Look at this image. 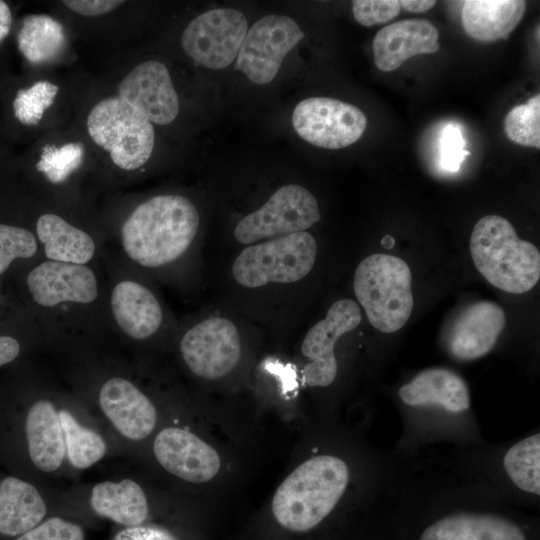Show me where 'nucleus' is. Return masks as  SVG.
I'll return each instance as SVG.
<instances>
[{
  "label": "nucleus",
  "instance_id": "obj_1",
  "mask_svg": "<svg viewBox=\"0 0 540 540\" xmlns=\"http://www.w3.org/2000/svg\"><path fill=\"white\" fill-rule=\"evenodd\" d=\"M393 399L401 433L390 450L400 461L413 460L437 445L468 447L486 440L470 388L453 369L425 368L401 383Z\"/></svg>",
  "mask_w": 540,
  "mask_h": 540
},
{
  "label": "nucleus",
  "instance_id": "obj_2",
  "mask_svg": "<svg viewBox=\"0 0 540 540\" xmlns=\"http://www.w3.org/2000/svg\"><path fill=\"white\" fill-rule=\"evenodd\" d=\"M381 450L356 463L335 452L316 454L305 460L274 494L272 512L276 521L288 530L307 532L326 520L354 488L387 490L399 467V460L390 449L354 467Z\"/></svg>",
  "mask_w": 540,
  "mask_h": 540
},
{
  "label": "nucleus",
  "instance_id": "obj_3",
  "mask_svg": "<svg viewBox=\"0 0 540 540\" xmlns=\"http://www.w3.org/2000/svg\"><path fill=\"white\" fill-rule=\"evenodd\" d=\"M424 456L456 476L484 487L512 505L540 501V429L498 443L456 447L437 445Z\"/></svg>",
  "mask_w": 540,
  "mask_h": 540
},
{
  "label": "nucleus",
  "instance_id": "obj_4",
  "mask_svg": "<svg viewBox=\"0 0 540 540\" xmlns=\"http://www.w3.org/2000/svg\"><path fill=\"white\" fill-rule=\"evenodd\" d=\"M199 214L180 195H158L140 204L122 227L127 255L145 267H158L180 257L194 240Z\"/></svg>",
  "mask_w": 540,
  "mask_h": 540
},
{
  "label": "nucleus",
  "instance_id": "obj_5",
  "mask_svg": "<svg viewBox=\"0 0 540 540\" xmlns=\"http://www.w3.org/2000/svg\"><path fill=\"white\" fill-rule=\"evenodd\" d=\"M470 252L481 275L502 291L526 293L539 281L538 248L519 239L512 224L499 215L484 216L475 224Z\"/></svg>",
  "mask_w": 540,
  "mask_h": 540
},
{
  "label": "nucleus",
  "instance_id": "obj_6",
  "mask_svg": "<svg viewBox=\"0 0 540 540\" xmlns=\"http://www.w3.org/2000/svg\"><path fill=\"white\" fill-rule=\"evenodd\" d=\"M411 281V270L399 257L375 253L360 262L354 293L375 329L394 333L406 324L414 306Z\"/></svg>",
  "mask_w": 540,
  "mask_h": 540
},
{
  "label": "nucleus",
  "instance_id": "obj_7",
  "mask_svg": "<svg viewBox=\"0 0 540 540\" xmlns=\"http://www.w3.org/2000/svg\"><path fill=\"white\" fill-rule=\"evenodd\" d=\"M317 256L315 238L305 231L250 245L232 266L237 283L257 288L268 283H293L313 268Z\"/></svg>",
  "mask_w": 540,
  "mask_h": 540
},
{
  "label": "nucleus",
  "instance_id": "obj_8",
  "mask_svg": "<svg viewBox=\"0 0 540 540\" xmlns=\"http://www.w3.org/2000/svg\"><path fill=\"white\" fill-rule=\"evenodd\" d=\"M87 129L92 140L108 151L121 169L140 168L152 154V123L119 96L106 98L92 108Z\"/></svg>",
  "mask_w": 540,
  "mask_h": 540
},
{
  "label": "nucleus",
  "instance_id": "obj_9",
  "mask_svg": "<svg viewBox=\"0 0 540 540\" xmlns=\"http://www.w3.org/2000/svg\"><path fill=\"white\" fill-rule=\"evenodd\" d=\"M315 197L304 187L288 184L275 191L259 209L235 227L236 240L245 245L303 232L320 220Z\"/></svg>",
  "mask_w": 540,
  "mask_h": 540
},
{
  "label": "nucleus",
  "instance_id": "obj_10",
  "mask_svg": "<svg viewBox=\"0 0 540 540\" xmlns=\"http://www.w3.org/2000/svg\"><path fill=\"white\" fill-rule=\"evenodd\" d=\"M248 31L244 14L218 8L194 18L181 36L186 54L200 65L214 70L229 66L236 58Z\"/></svg>",
  "mask_w": 540,
  "mask_h": 540
},
{
  "label": "nucleus",
  "instance_id": "obj_11",
  "mask_svg": "<svg viewBox=\"0 0 540 540\" xmlns=\"http://www.w3.org/2000/svg\"><path fill=\"white\" fill-rule=\"evenodd\" d=\"M292 124L306 142L325 149H340L357 142L367 118L355 105L326 97L302 100L294 108Z\"/></svg>",
  "mask_w": 540,
  "mask_h": 540
},
{
  "label": "nucleus",
  "instance_id": "obj_12",
  "mask_svg": "<svg viewBox=\"0 0 540 540\" xmlns=\"http://www.w3.org/2000/svg\"><path fill=\"white\" fill-rule=\"evenodd\" d=\"M304 38L297 22L285 15H267L247 31L235 68L259 85L270 83L286 55Z\"/></svg>",
  "mask_w": 540,
  "mask_h": 540
},
{
  "label": "nucleus",
  "instance_id": "obj_13",
  "mask_svg": "<svg viewBox=\"0 0 540 540\" xmlns=\"http://www.w3.org/2000/svg\"><path fill=\"white\" fill-rule=\"evenodd\" d=\"M361 322L358 304L351 299L334 302L324 319L307 332L301 352L309 360L302 369L304 385L313 388L331 386L338 375L335 345L345 333Z\"/></svg>",
  "mask_w": 540,
  "mask_h": 540
},
{
  "label": "nucleus",
  "instance_id": "obj_14",
  "mask_svg": "<svg viewBox=\"0 0 540 540\" xmlns=\"http://www.w3.org/2000/svg\"><path fill=\"white\" fill-rule=\"evenodd\" d=\"M180 349L189 369L204 379H218L237 365L241 344L234 323L223 317L205 319L182 337Z\"/></svg>",
  "mask_w": 540,
  "mask_h": 540
},
{
  "label": "nucleus",
  "instance_id": "obj_15",
  "mask_svg": "<svg viewBox=\"0 0 540 540\" xmlns=\"http://www.w3.org/2000/svg\"><path fill=\"white\" fill-rule=\"evenodd\" d=\"M118 96L151 123H171L179 111V99L167 67L148 60L140 63L120 82Z\"/></svg>",
  "mask_w": 540,
  "mask_h": 540
},
{
  "label": "nucleus",
  "instance_id": "obj_16",
  "mask_svg": "<svg viewBox=\"0 0 540 540\" xmlns=\"http://www.w3.org/2000/svg\"><path fill=\"white\" fill-rule=\"evenodd\" d=\"M504 310L491 301H479L466 307L450 327L444 347L460 362L478 360L496 346L505 327Z\"/></svg>",
  "mask_w": 540,
  "mask_h": 540
},
{
  "label": "nucleus",
  "instance_id": "obj_17",
  "mask_svg": "<svg viewBox=\"0 0 540 540\" xmlns=\"http://www.w3.org/2000/svg\"><path fill=\"white\" fill-rule=\"evenodd\" d=\"M154 454L169 473L189 482L203 483L218 473L221 460L216 450L193 433L168 427L154 440Z\"/></svg>",
  "mask_w": 540,
  "mask_h": 540
},
{
  "label": "nucleus",
  "instance_id": "obj_18",
  "mask_svg": "<svg viewBox=\"0 0 540 540\" xmlns=\"http://www.w3.org/2000/svg\"><path fill=\"white\" fill-rule=\"evenodd\" d=\"M27 286L34 301L45 307L70 301L90 303L98 295L93 271L80 264L46 261L27 277Z\"/></svg>",
  "mask_w": 540,
  "mask_h": 540
},
{
  "label": "nucleus",
  "instance_id": "obj_19",
  "mask_svg": "<svg viewBox=\"0 0 540 540\" xmlns=\"http://www.w3.org/2000/svg\"><path fill=\"white\" fill-rule=\"evenodd\" d=\"M439 32L428 20L406 19L380 29L373 39L376 67L383 72L399 68L406 60L439 50Z\"/></svg>",
  "mask_w": 540,
  "mask_h": 540
},
{
  "label": "nucleus",
  "instance_id": "obj_20",
  "mask_svg": "<svg viewBox=\"0 0 540 540\" xmlns=\"http://www.w3.org/2000/svg\"><path fill=\"white\" fill-rule=\"evenodd\" d=\"M99 404L114 427L125 437L140 440L155 427L154 405L135 385L123 378L108 380L99 393Z\"/></svg>",
  "mask_w": 540,
  "mask_h": 540
},
{
  "label": "nucleus",
  "instance_id": "obj_21",
  "mask_svg": "<svg viewBox=\"0 0 540 540\" xmlns=\"http://www.w3.org/2000/svg\"><path fill=\"white\" fill-rule=\"evenodd\" d=\"M111 308L120 328L135 339L150 337L162 322L158 300L150 290L134 281H122L114 287Z\"/></svg>",
  "mask_w": 540,
  "mask_h": 540
},
{
  "label": "nucleus",
  "instance_id": "obj_22",
  "mask_svg": "<svg viewBox=\"0 0 540 540\" xmlns=\"http://www.w3.org/2000/svg\"><path fill=\"white\" fill-rule=\"evenodd\" d=\"M28 451L32 462L44 472L55 471L66 454L59 414L53 404L39 400L26 418Z\"/></svg>",
  "mask_w": 540,
  "mask_h": 540
},
{
  "label": "nucleus",
  "instance_id": "obj_23",
  "mask_svg": "<svg viewBox=\"0 0 540 540\" xmlns=\"http://www.w3.org/2000/svg\"><path fill=\"white\" fill-rule=\"evenodd\" d=\"M525 9L526 2L522 0H467L461 12L463 28L478 41L506 39Z\"/></svg>",
  "mask_w": 540,
  "mask_h": 540
},
{
  "label": "nucleus",
  "instance_id": "obj_24",
  "mask_svg": "<svg viewBox=\"0 0 540 540\" xmlns=\"http://www.w3.org/2000/svg\"><path fill=\"white\" fill-rule=\"evenodd\" d=\"M45 514V502L33 485L15 477H7L1 481V534L22 535L36 527Z\"/></svg>",
  "mask_w": 540,
  "mask_h": 540
},
{
  "label": "nucleus",
  "instance_id": "obj_25",
  "mask_svg": "<svg viewBox=\"0 0 540 540\" xmlns=\"http://www.w3.org/2000/svg\"><path fill=\"white\" fill-rule=\"evenodd\" d=\"M90 502L96 514L129 527L140 525L148 515L146 496L131 479L96 484Z\"/></svg>",
  "mask_w": 540,
  "mask_h": 540
},
{
  "label": "nucleus",
  "instance_id": "obj_26",
  "mask_svg": "<svg viewBox=\"0 0 540 540\" xmlns=\"http://www.w3.org/2000/svg\"><path fill=\"white\" fill-rule=\"evenodd\" d=\"M36 230L46 257L52 261L84 265L93 257V239L56 214L40 216Z\"/></svg>",
  "mask_w": 540,
  "mask_h": 540
},
{
  "label": "nucleus",
  "instance_id": "obj_27",
  "mask_svg": "<svg viewBox=\"0 0 540 540\" xmlns=\"http://www.w3.org/2000/svg\"><path fill=\"white\" fill-rule=\"evenodd\" d=\"M18 48L32 64L50 63L64 51L66 34L60 22L45 14H30L17 37Z\"/></svg>",
  "mask_w": 540,
  "mask_h": 540
},
{
  "label": "nucleus",
  "instance_id": "obj_28",
  "mask_svg": "<svg viewBox=\"0 0 540 540\" xmlns=\"http://www.w3.org/2000/svg\"><path fill=\"white\" fill-rule=\"evenodd\" d=\"M58 414L70 463L76 468L86 469L99 461L106 452L102 436L81 426L70 412L61 410Z\"/></svg>",
  "mask_w": 540,
  "mask_h": 540
},
{
  "label": "nucleus",
  "instance_id": "obj_29",
  "mask_svg": "<svg viewBox=\"0 0 540 540\" xmlns=\"http://www.w3.org/2000/svg\"><path fill=\"white\" fill-rule=\"evenodd\" d=\"M507 137L522 146L540 148V94L515 106L504 119Z\"/></svg>",
  "mask_w": 540,
  "mask_h": 540
},
{
  "label": "nucleus",
  "instance_id": "obj_30",
  "mask_svg": "<svg viewBox=\"0 0 540 540\" xmlns=\"http://www.w3.org/2000/svg\"><path fill=\"white\" fill-rule=\"evenodd\" d=\"M84 146L81 143H67L61 147L46 145L36 164L52 183L63 182L83 161Z\"/></svg>",
  "mask_w": 540,
  "mask_h": 540
},
{
  "label": "nucleus",
  "instance_id": "obj_31",
  "mask_svg": "<svg viewBox=\"0 0 540 540\" xmlns=\"http://www.w3.org/2000/svg\"><path fill=\"white\" fill-rule=\"evenodd\" d=\"M59 88L47 81L35 82L27 89H21L13 101L15 117L24 125H36L55 99Z\"/></svg>",
  "mask_w": 540,
  "mask_h": 540
},
{
  "label": "nucleus",
  "instance_id": "obj_32",
  "mask_svg": "<svg viewBox=\"0 0 540 540\" xmlns=\"http://www.w3.org/2000/svg\"><path fill=\"white\" fill-rule=\"evenodd\" d=\"M37 251L35 236L30 231L0 224V275L16 258H30Z\"/></svg>",
  "mask_w": 540,
  "mask_h": 540
},
{
  "label": "nucleus",
  "instance_id": "obj_33",
  "mask_svg": "<svg viewBox=\"0 0 540 540\" xmlns=\"http://www.w3.org/2000/svg\"><path fill=\"white\" fill-rule=\"evenodd\" d=\"M470 152L465 149V140L461 129L454 124H447L439 139V162L441 167L450 172L459 170Z\"/></svg>",
  "mask_w": 540,
  "mask_h": 540
},
{
  "label": "nucleus",
  "instance_id": "obj_34",
  "mask_svg": "<svg viewBox=\"0 0 540 540\" xmlns=\"http://www.w3.org/2000/svg\"><path fill=\"white\" fill-rule=\"evenodd\" d=\"M397 0H355L352 2V13L355 20L366 27L386 23L400 13Z\"/></svg>",
  "mask_w": 540,
  "mask_h": 540
},
{
  "label": "nucleus",
  "instance_id": "obj_35",
  "mask_svg": "<svg viewBox=\"0 0 540 540\" xmlns=\"http://www.w3.org/2000/svg\"><path fill=\"white\" fill-rule=\"evenodd\" d=\"M16 540H84V534L79 525L53 517Z\"/></svg>",
  "mask_w": 540,
  "mask_h": 540
},
{
  "label": "nucleus",
  "instance_id": "obj_36",
  "mask_svg": "<svg viewBox=\"0 0 540 540\" xmlns=\"http://www.w3.org/2000/svg\"><path fill=\"white\" fill-rule=\"evenodd\" d=\"M62 3L70 10L85 16H98L123 4L118 0H65Z\"/></svg>",
  "mask_w": 540,
  "mask_h": 540
},
{
  "label": "nucleus",
  "instance_id": "obj_37",
  "mask_svg": "<svg viewBox=\"0 0 540 540\" xmlns=\"http://www.w3.org/2000/svg\"><path fill=\"white\" fill-rule=\"evenodd\" d=\"M114 540H177L167 530L156 526H132L121 530Z\"/></svg>",
  "mask_w": 540,
  "mask_h": 540
},
{
  "label": "nucleus",
  "instance_id": "obj_38",
  "mask_svg": "<svg viewBox=\"0 0 540 540\" xmlns=\"http://www.w3.org/2000/svg\"><path fill=\"white\" fill-rule=\"evenodd\" d=\"M20 352L18 341L9 336H0V366L12 362Z\"/></svg>",
  "mask_w": 540,
  "mask_h": 540
},
{
  "label": "nucleus",
  "instance_id": "obj_39",
  "mask_svg": "<svg viewBox=\"0 0 540 540\" xmlns=\"http://www.w3.org/2000/svg\"><path fill=\"white\" fill-rule=\"evenodd\" d=\"M400 6L413 13H425L432 9L436 4V1L431 0H401Z\"/></svg>",
  "mask_w": 540,
  "mask_h": 540
},
{
  "label": "nucleus",
  "instance_id": "obj_40",
  "mask_svg": "<svg viewBox=\"0 0 540 540\" xmlns=\"http://www.w3.org/2000/svg\"><path fill=\"white\" fill-rule=\"evenodd\" d=\"M12 16L8 5L0 0V42L8 35Z\"/></svg>",
  "mask_w": 540,
  "mask_h": 540
},
{
  "label": "nucleus",
  "instance_id": "obj_41",
  "mask_svg": "<svg viewBox=\"0 0 540 540\" xmlns=\"http://www.w3.org/2000/svg\"><path fill=\"white\" fill-rule=\"evenodd\" d=\"M382 244H383V246H385V247L387 246V244H389V245H390L389 247L391 248V247L393 246V244H394V241H393V239H392L390 236H386V237L382 240Z\"/></svg>",
  "mask_w": 540,
  "mask_h": 540
}]
</instances>
